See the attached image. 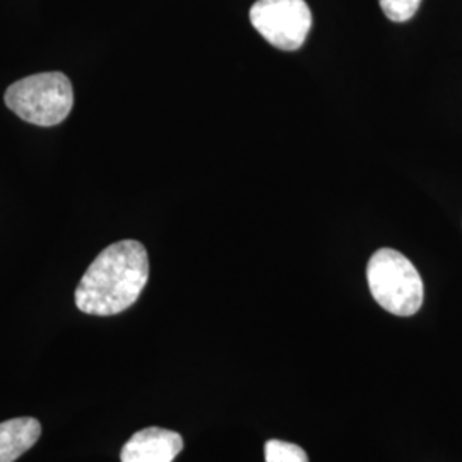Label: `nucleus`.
<instances>
[{
    "mask_svg": "<svg viewBox=\"0 0 462 462\" xmlns=\"http://www.w3.org/2000/svg\"><path fill=\"white\" fill-rule=\"evenodd\" d=\"M149 280L148 252L135 240L105 248L76 288V307L88 315L125 312L139 300Z\"/></svg>",
    "mask_w": 462,
    "mask_h": 462,
    "instance_id": "nucleus-1",
    "label": "nucleus"
},
{
    "mask_svg": "<svg viewBox=\"0 0 462 462\" xmlns=\"http://www.w3.org/2000/svg\"><path fill=\"white\" fill-rule=\"evenodd\" d=\"M372 297L389 314L414 315L423 305L425 288L413 263L394 248H380L366 265Z\"/></svg>",
    "mask_w": 462,
    "mask_h": 462,
    "instance_id": "nucleus-2",
    "label": "nucleus"
},
{
    "mask_svg": "<svg viewBox=\"0 0 462 462\" xmlns=\"http://www.w3.org/2000/svg\"><path fill=\"white\" fill-rule=\"evenodd\" d=\"M4 101L24 122L53 127L62 124L70 114L74 91L62 72H43L11 84Z\"/></svg>",
    "mask_w": 462,
    "mask_h": 462,
    "instance_id": "nucleus-3",
    "label": "nucleus"
},
{
    "mask_svg": "<svg viewBox=\"0 0 462 462\" xmlns=\"http://www.w3.org/2000/svg\"><path fill=\"white\" fill-rule=\"evenodd\" d=\"M250 23L273 47L293 51L310 33L312 13L305 0H257Z\"/></svg>",
    "mask_w": 462,
    "mask_h": 462,
    "instance_id": "nucleus-4",
    "label": "nucleus"
},
{
    "mask_svg": "<svg viewBox=\"0 0 462 462\" xmlns=\"http://www.w3.org/2000/svg\"><path fill=\"white\" fill-rule=\"evenodd\" d=\"M183 439L171 430L149 427L134 433L120 452L122 462H173L182 452Z\"/></svg>",
    "mask_w": 462,
    "mask_h": 462,
    "instance_id": "nucleus-5",
    "label": "nucleus"
},
{
    "mask_svg": "<svg viewBox=\"0 0 462 462\" xmlns=\"http://www.w3.org/2000/svg\"><path fill=\"white\" fill-rule=\"evenodd\" d=\"M42 425L24 416L0 423V462H14L40 440Z\"/></svg>",
    "mask_w": 462,
    "mask_h": 462,
    "instance_id": "nucleus-6",
    "label": "nucleus"
},
{
    "mask_svg": "<svg viewBox=\"0 0 462 462\" xmlns=\"http://www.w3.org/2000/svg\"><path fill=\"white\" fill-rule=\"evenodd\" d=\"M264 454L265 462H309V456L301 447L282 440H267Z\"/></svg>",
    "mask_w": 462,
    "mask_h": 462,
    "instance_id": "nucleus-7",
    "label": "nucleus"
},
{
    "mask_svg": "<svg viewBox=\"0 0 462 462\" xmlns=\"http://www.w3.org/2000/svg\"><path fill=\"white\" fill-rule=\"evenodd\" d=\"M380 9L394 23H406L418 13L421 0H379Z\"/></svg>",
    "mask_w": 462,
    "mask_h": 462,
    "instance_id": "nucleus-8",
    "label": "nucleus"
}]
</instances>
